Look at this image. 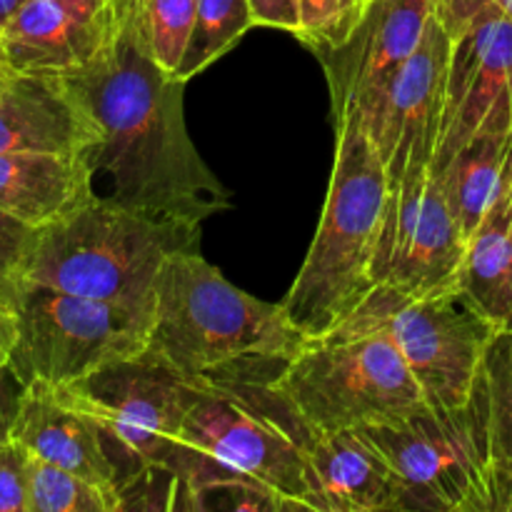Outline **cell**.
Segmentation results:
<instances>
[{
  "label": "cell",
  "instance_id": "ffe728a7",
  "mask_svg": "<svg viewBox=\"0 0 512 512\" xmlns=\"http://www.w3.org/2000/svg\"><path fill=\"white\" fill-rule=\"evenodd\" d=\"M458 290L500 333L512 328V183L465 240Z\"/></svg>",
  "mask_w": 512,
  "mask_h": 512
},
{
  "label": "cell",
  "instance_id": "e575fe53",
  "mask_svg": "<svg viewBox=\"0 0 512 512\" xmlns=\"http://www.w3.org/2000/svg\"><path fill=\"white\" fill-rule=\"evenodd\" d=\"M495 5H498V8L503 10L505 18L512 20V0H495Z\"/></svg>",
  "mask_w": 512,
  "mask_h": 512
},
{
  "label": "cell",
  "instance_id": "e0dca14e",
  "mask_svg": "<svg viewBox=\"0 0 512 512\" xmlns=\"http://www.w3.org/2000/svg\"><path fill=\"white\" fill-rule=\"evenodd\" d=\"M8 438L35 458L60 465L120 500L118 465L110 458L103 433L88 415L60 400L50 385H25Z\"/></svg>",
  "mask_w": 512,
  "mask_h": 512
},
{
  "label": "cell",
  "instance_id": "9c48e42d",
  "mask_svg": "<svg viewBox=\"0 0 512 512\" xmlns=\"http://www.w3.org/2000/svg\"><path fill=\"white\" fill-rule=\"evenodd\" d=\"M53 390L98 425L123 488L143 470H168L180 448V428L198 383L143 350Z\"/></svg>",
  "mask_w": 512,
  "mask_h": 512
},
{
  "label": "cell",
  "instance_id": "5b68a950",
  "mask_svg": "<svg viewBox=\"0 0 512 512\" xmlns=\"http://www.w3.org/2000/svg\"><path fill=\"white\" fill-rule=\"evenodd\" d=\"M280 373L195 380L198 393L180 428V440L223 468L263 485L285 510L318 512L308 448L315 430L283 390Z\"/></svg>",
  "mask_w": 512,
  "mask_h": 512
},
{
  "label": "cell",
  "instance_id": "484cf974",
  "mask_svg": "<svg viewBox=\"0 0 512 512\" xmlns=\"http://www.w3.org/2000/svg\"><path fill=\"white\" fill-rule=\"evenodd\" d=\"M370 0H298L300 30L295 38L315 55L348 43Z\"/></svg>",
  "mask_w": 512,
  "mask_h": 512
},
{
  "label": "cell",
  "instance_id": "1f68e13d",
  "mask_svg": "<svg viewBox=\"0 0 512 512\" xmlns=\"http://www.w3.org/2000/svg\"><path fill=\"white\" fill-rule=\"evenodd\" d=\"M15 343H18V315L0 305V365H10Z\"/></svg>",
  "mask_w": 512,
  "mask_h": 512
},
{
  "label": "cell",
  "instance_id": "8fae6325",
  "mask_svg": "<svg viewBox=\"0 0 512 512\" xmlns=\"http://www.w3.org/2000/svg\"><path fill=\"white\" fill-rule=\"evenodd\" d=\"M453 38L433 15L423 40L390 83L375 118L365 125L385 170L390 193L433 168L443 133Z\"/></svg>",
  "mask_w": 512,
  "mask_h": 512
},
{
  "label": "cell",
  "instance_id": "f1b7e54d",
  "mask_svg": "<svg viewBox=\"0 0 512 512\" xmlns=\"http://www.w3.org/2000/svg\"><path fill=\"white\" fill-rule=\"evenodd\" d=\"M493 3L495 0H433V8L440 23H443L445 30L450 33V38L455 40L460 38V35L470 28V23Z\"/></svg>",
  "mask_w": 512,
  "mask_h": 512
},
{
  "label": "cell",
  "instance_id": "8992f818",
  "mask_svg": "<svg viewBox=\"0 0 512 512\" xmlns=\"http://www.w3.org/2000/svg\"><path fill=\"white\" fill-rule=\"evenodd\" d=\"M393 470L403 512H498V465L485 375L455 408L355 428Z\"/></svg>",
  "mask_w": 512,
  "mask_h": 512
},
{
  "label": "cell",
  "instance_id": "83f0119b",
  "mask_svg": "<svg viewBox=\"0 0 512 512\" xmlns=\"http://www.w3.org/2000/svg\"><path fill=\"white\" fill-rule=\"evenodd\" d=\"M30 453L13 438L0 443V512H30Z\"/></svg>",
  "mask_w": 512,
  "mask_h": 512
},
{
  "label": "cell",
  "instance_id": "3957f363",
  "mask_svg": "<svg viewBox=\"0 0 512 512\" xmlns=\"http://www.w3.org/2000/svg\"><path fill=\"white\" fill-rule=\"evenodd\" d=\"M390 205L383 158L363 123L335 125V158L323 215L283 310L305 335L318 338L343 323L375 288V260Z\"/></svg>",
  "mask_w": 512,
  "mask_h": 512
},
{
  "label": "cell",
  "instance_id": "cb8c5ba5",
  "mask_svg": "<svg viewBox=\"0 0 512 512\" xmlns=\"http://www.w3.org/2000/svg\"><path fill=\"white\" fill-rule=\"evenodd\" d=\"M30 512H118L110 490L30 455Z\"/></svg>",
  "mask_w": 512,
  "mask_h": 512
},
{
  "label": "cell",
  "instance_id": "7a4b0ae2",
  "mask_svg": "<svg viewBox=\"0 0 512 512\" xmlns=\"http://www.w3.org/2000/svg\"><path fill=\"white\" fill-rule=\"evenodd\" d=\"M283 303L235 288L200 250L165 260L145 350L190 380L280 373L305 345Z\"/></svg>",
  "mask_w": 512,
  "mask_h": 512
},
{
  "label": "cell",
  "instance_id": "d6986e66",
  "mask_svg": "<svg viewBox=\"0 0 512 512\" xmlns=\"http://www.w3.org/2000/svg\"><path fill=\"white\" fill-rule=\"evenodd\" d=\"M93 175L85 153H0V210L43 228L98 195Z\"/></svg>",
  "mask_w": 512,
  "mask_h": 512
},
{
  "label": "cell",
  "instance_id": "f546056e",
  "mask_svg": "<svg viewBox=\"0 0 512 512\" xmlns=\"http://www.w3.org/2000/svg\"><path fill=\"white\" fill-rule=\"evenodd\" d=\"M250 13L255 25H268V28L285 30L290 35H298L300 30V8L298 0H248Z\"/></svg>",
  "mask_w": 512,
  "mask_h": 512
},
{
  "label": "cell",
  "instance_id": "2e32d148",
  "mask_svg": "<svg viewBox=\"0 0 512 512\" xmlns=\"http://www.w3.org/2000/svg\"><path fill=\"white\" fill-rule=\"evenodd\" d=\"M113 20L115 0L105 18H85L60 0H25L0 30V65L63 78L103 48Z\"/></svg>",
  "mask_w": 512,
  "mask_h": 512
},
{
  "label": "cell",
  "instance_id": "4316f807",
  "mask_svg": "<svg viewBox=\"0 0 512 512\" xmlns=\"http://www.w3.org/2000/svg\"><path fill=\"white\" fill-rule=\"evenodd\" d=\"M38 228L0 210V305L18 310L20 295L28 285V260Z\"/></svg>",
  "mask_w": 512,
  "mask_h": 512
},
{
  "label": "cell",
  "instance_id": "7402d4cb",
  "mask_svg": "<svg viewBox=\"0 0 512 512\" xmlns=\"http://www.w3.org/2000/svg\"><path fill=\"white\" fill-rule=\"evenodd\" d=\"M255 25L248 0H198L188 48L175 78L188 83L208 65L223 58L238 40Z\"/></svg>",
  "mask_w": 512,
  "mask_h": 512
},
{
  "label": "cell",
  "instance_id": "30bf717a",
  "mask_svg": "<svg viewBox=\"0 0 512 512\" xmlns=\"http://www.w3.org/2000/svg\"><path fill=\"white\" fill-rule=\"evenodd\" d=\"M10 370L25 385L65 388L148 343V315L105 300L28 283L20 295Z\"/></svg>",
  "mask_w": 512,
  "mask_h": 512
},
{
  "label": "cell",
  "instance_id": "4fadbf2b",
  "mask_svg": "<svg viewBox=\"0 0 512 512\" xmlns=\"http://www.w3.org/2000/svg\"><path fill=\"white\" fill-rule=\"evenodd\" d=\"M433 15V0H370L348 43L315 55L328 80L335 125L350 118L368 125L375 118Z\"/></svg>",
  "mask_w": 512,
  "mask_h": 512
},
{
  "label": "cell",
  "instance_id": "603a6c76",
  "mask_svg": "<svg viewBox=\"0 0 512 512\" xmlns=\"http://www.w3.org/2000/svg\"><path fill=\"white\" fill-rule=\"evenodd\" d=\"M195 13L198 0H133V20L140 43L170 75L178 73Z\"/></svg>",
  "mask_w": 512,
  "mask_h": 512
},
{
  "label": "cell",
  "instance_id": "836d02e7",
  "mask_svg": "<svg viewBox=\"0 0 512 512\" xmlns=\"http://www.w3.org/2000/svg\"><path fill=\"white\" fill-rule=\"evenodd\" d=\"M23 3H25V0H0V30H3V25L8 23L10 18H13V13Z\"/></svg>",
  "mask_w": 512,
  "mask_h": 512
},
{
  "label": "cell",
  "instance_id": "44dd1931",
  "mask_svg": "<svg viewBox=\"0 0 512 512\" xmlns=\"http://www.w3.org/2000/svg\"><path fill=\"white\" fill-rule=\"evenodd\" d=\"M435 175L468 238L512 183V133L468 140Z\"/></svg>",
  "mask_w": 512,
  "mask_h": 512
},
{
  "label": "cell",
  "instance_id": "d6a6232c",
  "mask_svg": "<svg viewBox=\"0 0 512 512\" xmlns=\"http://www.w3.org/2000/svg\"><path fill=\"white\" fill-rule=\"evenodd\" d=\"M63 5H68L75 13L85 15V18H105L113 8V0H60Z\"/></svg>",
  "mask_w": 512,
  "mask_h": 512
},
{
  "label": "cell",
  "instance_id": "ba28073f",
  "mask_svg": "<svg viewBox=\"0 0 512 512\" xmlns=\"http://www.w3.org/2000/svg\"><path fill=\"white\" fill-rule=\"evenodd\" d=\"M343 323L388 335L433 408L473 398L500 335L460 290L413 295L385 283L375 285Z\"/></svg>",
  "mask_w": 512,
  "mask_h": 512
},
{
  "label": "cell",
  "instance_id": "d4e9b609",
  "mask_svg": "<svg viewBox=\"0 0 512 512\" xmlns=\"http://www.w3.org/2000/svg\"><path fill=\"white\" fill-rule=\"evenodd\" d=\"M493 423L495 465H498V495L512 480V328L493 340L483 365Z\"/></svg>",
  "mask_w": 512,
  "mask_h": 512
},
{
  "label": "cell",
  "instance_id": "7c38bea8",
  "mask_svg": "<svg viewBox=\"0 0 512 512\" xmlns=\"http://www.w3.org/2000/svg\"><path fill=\"white\" fill-rule=\"evenodd\" d=\"M465 240L438 175L428 170L390 193L375 285H393L413 295L458 290Z\"/></svg>",
  "mask_w": 512,
  "mask_h": 512
},
{
  "label": "cell",
  "instance_id": "277c9868",
  "mask_svg": "<svg viewBox=\"0 0 512 512\" xmlns=\"http://www.w3.org/2000/svg\"><path fill=\"white\" fill-rule=\"evenodd\" d=\"M198 248V223L143 213L95 195L38 228L28 283L123 305L150 318L165 260Z\"/></svg>",
  "mask_w": 512,
  "mask_h": 512
},
{
  "label": "cell",
  "instance_id": "5bb4252c",
  "mask_svg": "<svg viewBox=\"0 0 512 512\" xmlns=\"http://www.w3.org/2000/svg\"><path fill=\"white\" fill-rule=\"evenodd\" d=\"M485 133H512V20L495 3L453 40L443 133L430 170L438 173Z\"/></svg>",
  "mask_w": 512,
  "mask_h": 512
},
{
  "label": "cell",
  "instance_id": "4dcf8cb0",
  "mask_svg": "<svg viewBox=\"0 0 512 512\" xmlns=\"http://www.w3.org/2000/svg\"><path fill=\"white\" fill-rule=\"evenodd\" d=\"M23 383L15 378L10 365H0V443L10 435L15 413H18Z\"/></svg>",
  "mask_w": 512,
  "mask_h": 512
},
{
  "label": "cell",
  "instance_id": "9a60e30c",
  "mask_svg": "<svg viewBox=\"0 0 512 512\" xmlns=\"http://www.w3.org/2000/svg\"><path fill=\"white\" fill-rule=\"evenodd\" d=\"M98 133L60 75L0 65V153H85Z\"/></svg>",
  "mask_w": 512,
  "mask_h": 512
},
{
  "label": "cell",
  "instance_id": "6da1fadb",
  "mask_svg": "<svg viewBox=\"0 0 512 512\" xmlns=\"http://www.w3.org/2000/svg\"><path fill=\"white\" fill-rule=\"evenodd\" d=\"M93 123L88 158L105 173L115 203L203 225L230 205V193L200 158L183 115V80L160 68L135 30L133 0H115L103 48L63 75Z\"/></svg>",
  "mask_w": 512,
  "mask_h": 512
},
{
  "label": "cell",
  "instance_id": "ac0fdd59",
  "mask_svg": "<svg viewBox=\"0 0 512 512\" xmlns=\"http://www.w3.org/2000/svg\"><path fill=\"white\" fill-rule=\"evenodd\" d=\"M318 512H403V493L358 430L318 433L308 448Z\"/></svg>",
  "mask_w": 512,
  "mask_h": 512
},
{
  "label": "cell",
  "instance_id": "52a82bcc",
  "mask_svg": "<svg viewBox=\"0 0 512 512\" xmlns=\"http://www.w3.org/2000/svg\"><path fill=\"white\" fill-rule=\"evenodd\" d=\"M275 385L320 433L388 423L430 405L393 340L348 323L305 340Z\"/></svg>",
  "mask_w": 512,
  "mask_h": 512
}]
</instances>
